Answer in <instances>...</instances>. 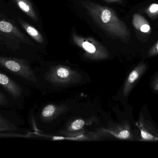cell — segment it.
<instances>
[{
    "label": "cell",
    "instance_id": "6",
    "mask_svg": "<svg viewBox=\"0 0 158 158\" xmlns=\"http://www.w3.org/2000/svg\"><path fill=\"white\" fill-rule=\"evenodd\" d=\"M147 66L145 63H141L131 72L125 85V92H129L136 82L141 78L146 70Z\"/></svg>",
    "mask_w": 158,
    "mask_h": 158
},
{
    "label": "cell",
    "instance_id": "19",
    "mask_svg": "<svg viewBox=\"0 0 158 158\" xmlns=\"http://www.w3.org/2000/svg\"><path fill=\"white\" fill-rule=\"evenodd\" d=\"M153 89L155 91H158V76L156 78L153 83Z\"/></svg>",
    "mask_w": 158,
    "mask_h": 158
},
{
    "label": "cell",
    "instance_id": "5",
    "mask_svg": "<svg viewBox=\"0 0 158 158\" xmlns=\"http://www.w3.org/2000/svg\"><path fill=\"white\" fill-rule=\"evenodd\" d=\"M0 85L14 98H19L22 94V90L20 86L8 76L1 72Z\"/></svg>",
    "mask_w": 158,
    "mask_h": 158
},
{
    "label": "cell",
    "instance_id": "12",
    "mask_svg": "<svg viewBox=\"0 0 158 158\" xmlns=\"http://www.w3.org/2000/svg\"><path fill=\"white\" fill-rule=\"evenodd\" d=\"M14 27L11 23L5 21H0V31L2 32L9 33L12 32Z\"/></svg>",
    "mask_w": 158,
    "mask_h": 158
},
{
    "label": "cell",
    "instance_id": "17",
    "mask_svg": "<svg viewBox=\"0 0 158 158\" xmlns=\"http://www.w3.org/2000/svg\"><path fill=\"white\" fill-rule=\"evenodd\" d=\"M57 74L60 78H67L69 75V71L66 69L61 67L57 70Z\"/></svg>",
    "mask_w": 158,
    "mask_h": 158
},
{
    "label": "cell",
    "instance_id": "20",
    "mask_svg": "<svg viewBox=\"0 0 158 158\" xmlns=\"http://www.w3.org/2000/svg\"><path fill=\"white\" fill-rule=\"evenodd\" d=\"M105 2L108 3H122V0H103Z\"/></svg>",
    "mask_w": 158,
    "mask_h": 158
},
{
    "label": "cell",
    "instance_id": "9",
    "mask_svg": "<svg viewBox=\"0 0 158 158\" xmlns=\"http://www.w3.org/2000/svg\"><path fill=\"white\" fill-rule=\"evenodd\" d=\"M22 26L27 32L36 41L40 43H44V40L43 37L35 28L27 23H22Z\"/></svg>",
    "mask_w": 158,
    "mask_h": 158
},
{
    "label": "cell",
    "instance_id": "13",
    "mask_svg": "<svg viewBox=\"0 0 158 158\" xmlns=\"http://www.w3.org/2000/svg\"><path fill=\"white\" fill-rule=\"evenodd\" d=\"M55 112V107L52 105H49L44 108L43 110L42 116L44 117H51L54 114Z\"/></svg>",
    "mask_w": 158,
    "mask_h": 158
},
{
    "label": "cell",
    "instance_id": "7",
    "mask_svg": "<svg viewBox=\"0 0 158 158\" xmlns=\"http://www.w3.org/2000/svg\"><path fill=\"white\" fill-rule=\"evenodd\" d=\"M132 24L137 30L143 33H150L151 32V26L145 18L138 13L134 15Z\"/></svg>",
    "mask_w": 158,
    "mask_h": 158
},
{
    "label": "cell",
    "instance_id": "4",
    "mask_svg": "<svg viewBox=\"0 0 158 158\" xmlns=\"http://www.w3.org/2000/svg\"><path fill=\"white\" fill-rule=\"evenodd\" d=\"M136 125L141 132L140 141L158 142V130L150 122L141 117Z\"/></svg>",
    "mask_w": 158,
    "mask_h": 158
},
{
    "label": "cell",
    "instance_id": "18",
    "mask_svg": "<svg viewBox=\"0 0 158 158\" xmlns=\"http://www.w3.org/2000/svg\"><path fill=\"white\" fill-rule=\"evenodd\" d=\"M7 101L5 96L0 92V105H4L7 104Z\"/></svg>",
    "mask_w": 158,
    "mask_h": 158
},
{
    "label": "cell",
    "instance_id": "1",
    "mask_svg": "<svg viewBox=\"0 0 158 158\" xmlns=\"http://www.w3.org/2000/svg\"><path fill=\"white\" fill-rule=\"evenodd\" d=\"M81 3L89 16L107 33L127 43L131 36L130 30L112 8L89 1H83Z\"/></svg>",
    "mask_w": 158,
    "mask_h": 158
},
{
    "label": "cell",
    "instance_id": "8",
    "mask_svg": "<svg viewBox=\"0 0 158 158\" xmlns=\"http://www.w3.org/2000/svg\"><path fill=\"white\" fill-rule=\"evenodd\" d=\"M18 5L20 9L29 16L34 21H37L38 17L31 3L28 0H17Z\"/></svg>",
    "mask_w": 158,
    "mask_h": 158
},
{
    "label": "cell",
    "instance_id": "15",
    "mask_svg": "<svg viewBox=\"0 0 158 158\" xmlns=\"http://www.w3.org/2000/svg\"><path fill=\"white\" fill-rule=\"evenodd\" d=\"M131 133L130 131L127 129H124L119 132L117 135V137L120 139H128L131 137Z\"/></svg>",
    "mask_w": 158,
    "mask_h": 158
},
{
    "label": "cell",
    "instance_id": "10",
    "mask_svg": "<svg viewBox=\"0 0 158 158\" xmlns=\"http://www.w3.org/2000/svg\"><path fill=\"white\" fill-rule=\"evenodd\" d=\"M16 130V129L13 124L0 116V132L12 131Z\"/></svg>",
    "mask_w": 158,
    "mask_h": 158
},
{
    "label": "cell",
    "instance_id": "11",
    "mask_svg": "<svg viewBox=\"0 0 158 158\" xmlns=\"http://www.w3.org/2000/svg\"><path fill=\"white\" fill-rule=\"evenodd\" d=\"M145 11L150 18L155 19L158 16V3H154L151 4Z\"/></svg>",
    "mask_w": 158,
    "mask_h": 158
},
{
    "label": "cell",
    "instance_id": "16",
    "mask_svg": "<svg viewBox=\"0 0 158 158\" xmlns=\"http://www.w3.org/2000/svg\"><path fill=\"white\" fill-rule=\"evenodd\" d=\"M157 55H158V41L150 48L148 54V57H151Z\"/></svg>",
    "mask_w": 158,
    "mask_h": 158
},
{
    "label": "cell",
    "instance_id": "3",
    "mask_svg": "<svg viewBox=\"0 0 158 158\" xmlns=\"http://www.w3.org/2000/svg\"><path fill=\"white\" fill-rule=\"evenodd\" d=\"M0 66L24 79H29L31 75L28 66L20 59L0 56Z\"/></svg>",
    "mask_w": 158,
    "mask_h": 158
},
{
    "label": "cell",
    "instance_id": "2",
    "mask_svg": "<svg viewBox=\"0 0 158 158\" xmlns=\"http://www.w3.org/2000/svg\"><path fill=\"white\" fill-rule=\"evenodd\" d=\"M72 39L75 44L90 55L96 57L106 55L107 52L105 46L92 37H83L73 32Z\"/></svg>",
    "mask_w": 158,
    "mask_h": 158
},
{
    "label": "cell",
    "instance_id": "22",
    "mask_svg": "<svg viewBox=\"0 0 158 158\" xmlns=\"http://www.w3.org/2000/svg\"><path fill=\"white\" fill-rule=\"evenodd\" d=\"M3 135H4L0 134V136H3Z\"/></svg>",
    "mask_w": 158,
    "mask_h": 158
},
{
    "label": "cell",
    "instance_id": "14",
    "mask_svg": "<svg viewBox=\"0 0 158 158\" xmlns=\"http://www.w3.org/2000/svg\"><path fill=\"white\" fill-rule=\"evenodd\" d=\"M84 124V121L82 120H77L71 124V128L73 130H78L83 127Z\"/></svg>",
    "mask_w": 158,
    "mask_h": 158
},
{
    "label": "cell",
    "instance_id": "21",
    "mask_svg": "<svg viewBox=\"0 0 158 158\" xmlns=\"http://www.w3.org/2000/svg\"><path fill=\"white\" fill-rule=\"evenodd\" d=\"M53 140H62L64 139V138L60 136H55L53 137Z\"/></svg>",
    "mask_w": 158,
    "mask_h": 158
}]
</instances>
